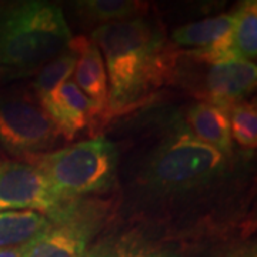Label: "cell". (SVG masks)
<instances>
[{
  "instance_id": "1",
  "label": "cell",
  "mask_w": 257,
  "mask_h": 257,
  "mask_svg": "<svg viewBox=\"0 0 257 257\" xmlns=\"http://www.w3.org/2000/svg\"><path fill=\"white\" fill-rule=\"evenodd\" d=\"M149 139L119 166L127 219L165 224L207 207L229 186L230 157L204 145L179 111L149 117Z\"/></svg>"
},
{
  "instance_id": "2",
  "label": "cell",
  "mask_w": 257,
  "mask_h": 257,
  "mask_svg": "<svg viewBox=\"0 0 257 257\" xmlns=\"http://www.w3.org/2000/svg\"><path fill=\"white\" fill-rule=\"evenodd\" d=\"M90 39L100 50L109 80V113L136 109L167 83L172 47L155 19L135 18L93 29Z\"/></svg>"
},
{
  "instance_id": "3",
  "label": "cell",
  "mask_w": 257,
  "mask_h": 257,
  "mask_svg": "<svg viewBox=\"0 0 257 257\" xmlns=\"http://www.w3.org/2000/svg\"><path fill=\"white\" fill-rule=\"evenodd\" d=\"M72 39L63 9L55 3L0 2V86L36 74Z\"/></svg>"
},
{
  "instance_id": "4",
  "label": "cell",
  "mask_w": 257,
  "mask_h": 257,
  "mask_svg": "<svg viewBox=\"0 0 257 257\" xmlns=\"http://www.w3.org/2000/svg\"><path fill=\"white\" fill-rule=\"evenodd\" d=\"M63 202L89 199L117 187L119 145L106 138L82 140L29 159Z\"/></svg>"
},
{
  "instance_id": "5",
  "label": "cell",
  "mask_w": 257,
  "mask_h": 257,
  "mask_svg": "<svg viewBox=\"0 0 257 257\" xmlns=\"http://www.w3.org/2000/svg\"><path fill=\"white\" fill-rule=\"evenodd\" d=\"M62 135L28 84L0 86V149L12 159H29L56 150Z\"/></svg>"
},
{
  "instance_id": "6",
  "label": "cell",
  "mask_w": 257,
  "mask_h": 257,
  "mask_svg": "<svg viewBox=\"0 0 257 257\" xmlns=\"http://www.w3.org/2000/svg\"><path fill=\"white\" fill-rule=\"evenodd\" d=\"M179 83L196 99L229 111L256 89L257 66L241 57L206 63L172 50L167 83Z\"/></svg>"
},
{
  "instance_id": "7",
  "label": "cell",
  "mask_w": 257,
  "mask_h": 257,
  "mask_svg": "<svg viewBox=\"0 0 257 257\" xmlns=\"http://www.w3.org/2000/svg\"><path fill=\"white\" fill-rule=\"evenodd\" d=\"M109 214L110 203L96 197L69 202L49 219L52 227L30 241L26 257H83Z\"/></svg>"
},
{
  "instance_id": "8",
  "label": "cell",
  "mask_w": 257,
  "mask_h": 257,
  "mask_svg": "<svg viewBox=\"0 0 257 257\" xmlns=\"http://www.w3.org/2000/svg\"><path fill=\"white\" fill-rule=\"evenodd\" d=\"M67 203L56 196L35 165L0 159V211H37L52 219Z\"/></svg>"
},
{
  "instance_id": "9",
  "label": "cell",
  "mask_w": 257,
  "mask_h": 257,
  "mask_svg": "<svg viewBox=\"0 0 257 257\" xmlns=\"http://www.w3.org/2000/svg\"><path fill=\"white\" fill-rule=\"evenodd\" d=\"M234 12L186 23L170 35V46L196 60L213 63L237 57L233 50Z\"/></svg>"
},
{
  "instance_id": "10",
  "label": "cell",
  "mask_w": 257,
  "mask_h": 257,
  "mask_svg": "<svg viewBox=\"0 0 257 257\" xmlns=\"http://www.w3.org/2000/svg\"><path fill=\"white\" fill-rule=\"evenodd\" d=\"M40 104L53 120L63 140H72L84 128L107 121L100 109L72 80L60 84Z\"/></svg>"
},
{
  "instance_id": "11",
  "label": "cell",
  "mask_w": 257,
  "mask_h": 257,
  "mask_svg": "<svg viewBox=\"0 0 257 257\" xmlns=\"http://www.w3.org/2000/svg\"><path fill=\"white\" fill-rule=\"evenodd\" d=\"M72 45L77 50V62L73 72L74 83L100 109L106 119L110 120L109 80L99 47L90 37L86 36L73 37Z\"/></svg>"
},
{
  "instance_id": "12",
  "label": "cell",
  "mask_w": 257,
  "mask_h": 257,
  "mask_svg": "<svg viewBox=\"0 0 257 257\" xmlns=\"http://www.w3.org/2000/svg\"><path fill=\"white\" fill-rule=\"evenodd\" d=\"M184 121L192 133L204 145L233 156V139L230 130L229 111L210 103L197 101L186 110Z\"/></svg>"
},
{
  "instance_id": "13",
  "label": "cell",
  "mask_w": 257,
  "mask_h": 257,
  "mask_svg": "<svg viewBox=\"0 0 257 257\" xmlns=\"http://www.w3.org/2000/svg\"><path fill=\"white\" fill-rule=\"evenodd\" d=\"M107 237L110 257H184L182 246H176L172 239L165 240L149 234L143 227Z\"/></svg>"
},
{
  "instance_id": "14",
  "label": "cell",
  "mask_w": 257,
  "mask_h": 257,
  "mask_svg": "<svg viewBox=\"0 0 257 257\" xmlns=\"http://www.w3.org/2000/svg\"><path fill=\"white\" fill-rule=\"evenodd\" d=\"M52 227V221L37 211H0V248L25 246Z\"/></svg>"
},
{
  "instance_id": "15",
  "label": "cell",
  "mask_w": 257,
  "mask_h": 257,
  "mask_svg": "<svg viewBox=\"0 0 257 257\" xmlns=\"http://www.w3.org/2000/svg\"><path fill=\"white\" fill-rule=\"evenodd\" d=\"M77 18L87 25H106L111 22L146 16L149 5L136 0H80L72 3ZM96 26V28H97Z\"/></svg>"
},
{
  "instance_id": "16",
  "label": "cell",
  "mask_w": 257,
  "mask_h": 257,
  "mask_svg": "<svg viewBox=\"0 0 257 257\" xmlns=\"http://www.w3.org/2000/svg\"><path fill=\"white\" fill-rule=\"evenodd\" d=\"M76 62H77V50L70 42V45L62 53H59L50 62H47L37 72L33 82L28 84L29 89L36 96L37 100L42 103L60 84L67 82V79L73 74Z\"/></svg>"
},
{
  "instance_id": "17",
  "label": "cell",
  "mask_w": 257,
  "mask_h": 257,
  "mask_svg": "<svg viewBox=\"0 0 257 257\" xmlns=\"http://www.w3.org/2000/svg\"><path fill=\"white\" fill-rule=\"evenodd\" d=\"M234 12L233 50L237 57L253 62L257 56V3L241 2Z\"/></svg>"
},
{
  "instance_id": "18",
  "label": "cell",
  "mask_w": 257,
  "mask_h": 257,
  "mask_svg": "<svg viewBox=\"0 0 257 257\" xmlns=\"http://www.w3.org/2000/svg\"><path fill=\"white\" fill-rule=\"evenodd\" d=\"M231 139L240 147L256 149L257 146V107L256 100H241L229 110Z\"/></svg>"
},
{
  "instance_id": "19",
  "label": "cell",
  "mask_w": 257,
  "mask_h": 257,
  "mask_svg": "<svg viewBox=\"0 0 257 257\" xmlns=\"http://www.w3.org/2000/svg\"><path fill=\"white\" fill-rule=\"evenodd\" d=\"M220 257H256V247L253 244H239L224 251Z\"/></svg>"
},
{
  "instance_id": "20",
  "label": "cell",
  "mask_w": 257,
  "mask_h": 257,
  "mask_svg": "<svg viewBox=\"0 0 257 257\" xmlns=\"http://www.w3.org/2000/svg\"><path fill=\"white\" fill-rule=\"evenodd\" d=\"M83 257H110V246H109V237L99 240L93 247H90Z\"/></svg>"
},
{
  "instance_id": "21",
  "label": "cell",
  "mask_w": 257,
  "mask_h": 257,
  "mask_svg": "<svg viewBox=\"0 0 257 257\" xmlns=\"http://www.w3.org/2000/svg\"><path fill=\"white\" fill-rule=\"evenodd\" d=\"M30 243L15 248H0V257H26Z\"/></svg>"
}]
</instances>
